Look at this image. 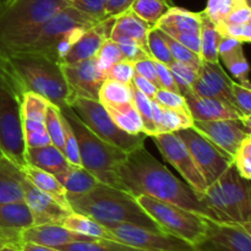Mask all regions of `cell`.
<instances>
[{"mask_svg": "<svg viewBox=\"0 0 251 251\" xmlns=\"http://www.w3.org/2000/svg\"><path fill=\"white\" fill-rule=\"evenodd\" d=\"M147 47H149L150 56L153 60L164 64L167 66H169L174 61L166 41L159 33V29L156 27H152L150 29L149 36H147Z\"/></svg>", "mask_w": 251, "mask_h": 251, "instance_id": "41", "label": "cell"}, {"mask_svg": "<svg viewBox=\"0 0 251 251\" xmlns=\"http://www.w3.org/2000/svg\"><path fill=\"white\" fill-rule=\"evenodd\" d=\"M4 245H7V244H5L4 242H1V240H0V248H1V247H4Z\"/></svg>", "mask_w": 251, "mask_h": 251, "instance_id": "62", "label": "cell"}, {"mask_svg": "<svg viewBox=\"0 0 251 251\" xmlns=\"http://www.w3.org/2000/svg\"><path fill=\"white\" fill-rule=\"evenodd\" d=\"M117 174L122 190L130 195L150 196L218 221L207 203L188 184L179 180L164 164L157 161L145 146L127 152L126 158L118 167Z\"/></svg>", "mask_w": 251, "mask_h": 251, "instance_id": "1", "label": "cell"}, {"mask_svg": "<svg viewBox=\"0 0 251 251\" xmlns=\"http://www.w3.org/2000/svg\"><path fill=\"white\" fill-rule=\"evenodd\" d=\"M61 66L70 91L68 107L75 98L100 100V88L105 77L98 68L96 56L73 65Z\"/></svg>", "mask_w": 251, "mask_h": 251, "instance_id": "16", "label": "cell"}, {"mask_svg": "<svg viewBox=\"0 0 251 251\" xmlns=\"http://www.w3.org/2000/svg\"><path fill=\"white\" fill-rule=\"evenodd\" d=\"M201 16V12H193L183 7L171 6L154 27L162 31L173 29L180 32H200Z\"/></svg>", "mask_w": 251, "mask_h": 251, "instance_id": "30", "label": "cell"}, {"mask_svg": "<svg viewBox=\"0 0 251 251\" xmlns=\"http://www.w3.org/2000/svg\"><path fill=\"white\" fill-rule=\"evenodd\" d=\"M5 1H7V0H0V4H2V2H5Z\"/></svg>", "mask_w": 251, "mask_h": 251, "instance_id": "63", "label": "cell"}, {"mask_svg": "<svg viewBox=\"0 0 251 251\" xmlns=\"http://www.w3.org/2000/svg\"><path fill=\"white\" fill-rule=\"evenodd\" d=\"M44 124H46L47 134H48L49 139H50V144L55 146L59 151L63 152L64 154L63 125H61L60 108L49 103L48 107H47Z\"/></svg>", "mask_w": 251, "mask_h": 251, "instance_id": "39", "label": "cell"}, {"mask_svg": "<svg viewBox=\"0 0 251 251\" xmlns=\"http://www.w3.org/2000/svg\"><path fill=\"white\" fill-rule=\"evenodd\" d=\"M68 201L74 212L91 217L104 227L126 223L162 232L158 225L136 202L134 196L105 184L100 183L90 193L68 198Z\"/></svg>", "mask_w": 251, "mask_h": 251, "instance_id": "3", "label": "cell"}, {"mask_svg": "<svg viewBox=\"0 0 251 251\" xmlns=\"http://www.w3.org/2000/svg\"><path fill=\"white\" fill-rule=\"evenodd\" d=\"M71 0H7L0 4V51L21 50L34 31Z\"/></svg>", "mask_w": 251, "mask_h": 251, "instance_id": "4", "label": "cell"}, {"mask_svg": "<svg viewBox=\"0 0 251 251\" xmlns=\"http://www.w3.org/2000/svg\"><path fill=\"white\" fill-rule=\"evenodd\" d=\"M24 91L0 58V147L5 157L20 168L26 166L21 104Z\"/></svg>", "mask_w": 251, "mask_h": 251, "instance_id": "7", "label": "cell"}, {"mask_svg": "<svg viewBox=\"0 0 251 251\" xmlns=\"http://www.w3.org/2000/svg\"><path fill=\"white\" fill-rule=\"evenodd\" d=\"M4 157H5V154H4V152H2L1 147H0V161H1V159L4 158Z\"/></svg>", "mask_w": 251, "mask_h": 251, "instance_id": "61", "label": "cell"}, {"mask_svg": "<svg viewBox=\"0 0 251 251\" xmlns=\"http://www.w3.org/2000/svg\"><path fill=\"white\" fill-rule=\"evenodd\" d=\"M176 134L185 144L207 186L215 183L233 163V158L221 151L194 127L178 130Z\"/></svg>", "mask_w": 251, "mask_h": 251, "instance_id": "11", "label": "cell"}, {"mask_svg": "<svg viewBox=\"0 0 251 251\" xmlns=\"http://www.w3.org/2000/svg\"><path fill=\"white\" fill-rule=\"evenodd\" d=\"M233 100H234L235 108L242 113L244 117L250 118L251 115V91L250 88L240 85V83L232 81L230 85Z\"/></svg>", "mask_w": 251, "mask_h": 251, "instance_id": "52", "label": "cell"}, {"mask_svg": "<svg viewBox=\"0 0 251 251\" xmlns=\"http://www.w3.org/2000/svg\"><path fill=\"white\" fill-rule=\"evenodd\" d=\"M119 242L145 251H198L189 243L171 234L134 225H114L105 227Z\"/></svg>", "mask_w": 251, "mask_h": 251, "instance_id": "13", "label": "cell"}, {"mask_svg": "<svg viewBox=\"0 0 251 251\" xmlns=\"http://www.w3.org/2000/svg\"><path fill=\"white\" fill-rule=\"evenodd\" d=\"M159 33H161V36L163 37V39L166 41L169 51H171L174 60L179 61V63L186 64V65H190L191 68L196 69L198 71L200 70L201 64H202V59H201L200 55H198V54L194 53L193 50H190L189 48L184 47L183 44H180L179 42H176V39L169 37L168 34L164 33L161 29H159Z\"/></svg>", "mask_w": 251, "mask_h": 251, "instance_id": "40", "label": "cell"}, {"mask_svg": "<svg viewBox=\"0 0 251 251\" xmlns=\"http://www.w3.org/2000/svg\"><path fill=\"white\" fill-rule=\"evenodd\" d=\"M78 119L103 141L119 147L123 151L130 152L144 146L146 135H131L120 129L100 100L87 98H75L69 104Z\"/></svg>", "mask_w": 251, "mask_h": 251, "instance_id": "10", "label": "cell"}, {"mask_svg": "<svg viewBox=\"0 0 251 251\" xmlns=\"http://www.w3.org/2000/svg\"><path fill=\"white\" fill-rule=\"evenodd\" d=\"M105 4L107 0H71V5L75 9L80 10L81 12L92 17L96 21H103L108 19L105 15Z\"/></svg>", "mask_w": 251, "mask_h": 251, "instance_id": "49", "label": "cell"}, {"mask_svg": "<svg viewBox=\"0 0 251 251\" xmlns=\"http://www.w3.org/2000/svg\"><path fill=\"white\" fill-rule=\"evenodd\" d=\"M200 48L201 59L206 63H220L218 58V32L216 25L201 11Z\"/></svg>", "mask_w": 251, "mask_h": 251, "instance_id": "33", "label": "cell"}, {"mask_svg": "<svg viewBox=\"0 0 251 251\" xmlns=\"http://www.w3.org/2000/svg\"><path fill=\"white\" fill-rule=\"evenodd\" d=\"M0 58L24 93L33 92L58 108L68 107L70 91L59 60L44 51H0Z\"/></svg>", "mask_w": 251, "mask_h": 251, "instance_id": "2", "label": "cell"}, {"mask_svg": "<svg viewBox=\"0 0 251 251\" xmlns=\"http://www.w3.org/2000/svg\"><path fill=\"white\" fill-rule=\"evenodd\" d=\"M20 251H60L55 248H49V247H44V245H38L34 244V243H21L20 244Z\"/></svg>", "mask_w": 251, "mask_h": 251, "instance_id": "59", "label": "cell"}, {"mask_svg": "<svg viewBox=\"0 0 251 251\" xmlns=\"http://www.w3.org/2000/svg\"><path fill=\"white\" fill-rule=\"evenodd\" d=\"M70 123L77 140L80 164L100 183L122 190V184L118 178V167L126 158L127 152L110 145L96 136L71 110L70 107L60 108Z\"/></svg>", "mask_w": 251, "mask_h": 251, "instance_id": "5", "label": "cell"}, {"mask_svg": "<svg viewBox=\"0 0 251 251\" xmlns=\"http://www.w3.org/2000/svg\"><path fill=\"white\" fill-rule=\"evenodd\" d=\"M152 27L140 19L135 12L131 10H126L123 14L114 17V25L110 32V39L118 41V39H131L139 43L145 50L149 53V47H147V36Z\"/></svg>", "mask_w": 251, "mask_h": 251, "instance_id": "25", "label": "cell"}, {"mask_svg": "<svg viewBox=\"0 0 251 251\" xmlns=\"http://www.w3.org/2000/svg\"><path fill=\"white\" fill-rule=\"evenodd\" d=\"M162 110V134L176 132L178 130L186 129L193 126V118L189 113L179 112V110L168 109L161 107Z\"/></svg>", "mask_w": 251, "mask_h": 251, "instance_id": "42", "label": "cell"}, {"mask_svg": "<svg viewBox=\"0 0 251 251\" xmlns=\"http://www.w3.org/2000/svg\"><path fill=\"white\" fill-rule=\"evenodd\" d=\"M0 251H20V249L14 245H4V247L0 248Z\"/></svg>", "mask_w": 251, "mask_h": 251, "instance_id": "60", "label": "cell"}, {"mask_svg": "<svg viewBox=\"0 0 251 251\" xmlns=\"http://www.w3.org/2000/svg\"><path fill=\"white\" fill-rule=\"evenodd\" d=\"M103 74H104L105 78L118 81V82L125 83V85H130L132 82V77L135 75L134 64L122 60L110 66Z\"/></svg>", "mask_w": 251, "mask_h": 251, "instance_id": "50", "label": "cell"}, {"mask_svg": "<svg viewBox=\"0 0 251 251\" xmlns=\"http://www.w3.org/2000/svg\"><path fill=\"white\" fill-rule=\"evenodd\" d=\"M61 113V110H60ZM61 125H63V140H64V156L66 157L68 162L73 166H81L80 156H78L77 140L73 131L70 123L61 113Z\"/></svg>", "mask_w": 251, "mask_h": 251, "instance_id": "45", "label": "cell"}, {"mask_svg": "<svg viewBox=\"0 0 251 251\" xmlns=\"http://www.w3.org/2000/svg\"><path fill=\"white\" fill-rule=\"evenodd\" d=\"M98 22L100 21H96L70 5L42 24L34 31L31 42L21 50L44 51L60 63L70 47Z\"/></svg>", "mask_w": 251, "mask_h": 251, "instance_id": "6", "label": "cell"}, {"mask_svg": "<svg viewBox=\"0 0 251 251\" xmlns=\"http://www.w3.org/2000/svg\"><path fill=\"white\" fill-rule=\"evenodd\" d=\"M216 147L233 158L238 149L247 137L250 136V129L239 119L211 120V122H196L193 126Z\"/></svg>", "mask_w": 251, "mask_h": 251, "instance_id": "15", "label": "cell"}, {"mask_svg": "<svg viewBox=\"0 0 251 251\" xmlns=\"http://www.w3.org/2000/svg\"><path fill=\"white\" fill-rule=\"evenodd\" d=\"M163 32L168 34L169 37H172L173 39H176V42L183 44L184 47H186V48H189L190 50H193L194 53H196L198 55L201 56L200 32H191V31L180 32V31H173V29H166V31Z\"/></svg>", "mask_w": 251, "mask_h": 251, "instance_id": "53", "label": "cell"}, {"mask_svg": "<svg viewBox=\"0 0 251 251\" xmlns=\"http://www.w3.org/2000/svg\"><path fill=\"white\" fill-rule=\"evenodd\" d=\"M61 226L68 228L71 232H75L77 234L85 235V237L92 238V239H109L117 240V238L107 229L103 225L98 223L97 221L92 220L85 215H81L77 212H71L66 216L61 222ZM119 242V240H118Z\"/></svg>", "mask_w": 251, "mask_h": 251, "instance_id": "31", "label": "cell"}, {"mask_svg": "<svg viewBox=\"0 0 251 251\" xmlns=\"http://www.w3.org/2000/svg\"><path fill=\"white\" fill-rule=\"evenodd\" d=\"M130 85L105 78L100 88V104H123V103L132 102Z\"/></svg>", "mask_w": 251, "mask_h": 251, "instance_id": "35", "label": "cell"}, {"mask_svg": "<svg viewBox=\"0 0 251 251\" xmlns=\"http://www.w3.org/2000/svg\"><path fill=\"white\" fill-rule=\"evenodd\" d=\"M152 139L163 158L176 169V172L184 178L185 183L202 199L207 189V184L196 167L183 140L176 132L159 134Z\"/></svg>", "mask_w": 251, "mask_h": 251, "instance_id": "12", "label": "cell"}, {"mask_svg": "<svg viewBox=\"0 0 251 251\" xmlns=\"http://www.w3.org/2000/svg\"><path fill=\"white\" fill-rule=\"evenodd\" d=\"M169 7L171 5L166 0H135L130 10L140 19L146 21L150 26L154 27Z\"/></svg>", "mask_w": 251, "mask_h": 251, "instance_id": "36", "label": "cell"}, {"mask_svg": "<svg viewBox=\"0 0 251 251\" xmlns=\"http://www.w3.org/2000/svg\"><path fill=\"white\" fill-rule=\"evenodd\" d=\"M31 226L32 216L25 201L0 203V240L5 244L19 248L21 232Z\"/></svg>", "mask_w": 251, "mask_h": 251, "instance_id": "22", "label": "cell"}, {"mask_svg": "<svg viewBox=\"0 0 251 251\" xmlns=\"http://www.w3.org/2000/svg\"><path fill=\"white\" fill-rule=\"evenodd\" d=\"M227 24H249L251 22V9L250 5H245V6L239 7V9L234 10L225 21Z\"/></svg>", "mask_w": 251, "mask_h": 251, "instance_id": "58", "label": "cell"}, {"mask_svg": "<svg viewBox=\"0 0 251 251\" xmlns=\"http://www.w3.org/2000/svg\"><path fill=\"white\" fill-rule=\"evenodd\" d=\"M232 81L220 63L212 64L202 61L198 77L191 85V91L201 97L216 98L235 108L230 90Z\"/></svg>", "mask_w": 251, "mask_h": 251, "instance_id": "19", "label": "cell"}, {"mask_svg": "<svg viewBox=\"0 0 251 251\" xmlns=\"http://www.w3.org/2000/svg\"><path fill=\"white\" fill-rule=\"evenodd\" d=\"M134 70H135V74H136V75L146 78V80L150 81L152 85L156 86L158 90L161 88L153 59L147 58V59H144V60L137 61V63L134 64Z\"/></svg>", "mask_w": 251, "mask_h": 251, "instance_id": "54", "label": "cell"}, {"mask_svg": "<svg viewBox=\"0 0 251 251\" xmlns=\"http://www.w3.org/2000/svg\"><path fill=\"white\" fill-rule=\"evenodd\" d=\"M188 104L193 120L196 122H211V120L239 119L244 123L245 126L250 129V118L244 117L234 107H230L227 103L216 98L201 97L195 95L191 90L181 93Z\"/></svg>", "mask_w": 251, "mask_h": 251, "instance_id": "20", "label": "cell"}, {"mask_svg": "<svg viewBox=\"0 0 251 251\" xmlns=\"http://www.w3.org/2000/svg\"><path fill=\"white\" fill-rule=\"evenodd\" d=\"M135 0H107L105 15L107 17H115L131 7Z\"/></svg>", "mask_w": 251, "mask_h": 251, "instance_id": "56", "label": "cell"}, {"mask_svg": "<svg viewBox=\"0 0 251 251\" xmlns=\"http://www.w3.org/2000/svg\"><path fill=\"white\" fill-rule=\"evenodd\" d=\"M218 34L223 37L239 41L242 43H249L251 41V22L249 24H227L220 22L216 25Z\"/></svg>", "mask_w": 251, "mask_h": 251, "instance_id": "46", "label": "cell"}, {"mask_svg": "<svg viewBox=\"0 0 251 251\" xmlns=\"http://www.w3.org/2000/svg\"><path fill=\"white\" fill-rule=\"evenodd\" d=\"M24 201L31 212L33 226L61 225L64 218L73 212L71 208L59 203L27 179L24 181Z\"/></svg>", "mask_w": 251, "mask_h": 251, "instance_id": "18", "label": "cell"}, {"mask_svg": "<svg viewBox=\"0 0 251 251\" xmlns=\"http://www.w3.org/2000/svg\"><path fill=\"white\" fill-rule=\"evenodd\" d=\"M130 88H131L132 103H134L135 108L137 109L140 118H141L144 134L150 137L157 136V130L153 123V115H152L151 100L146 97L142 92H140L132 83L130 85Z\"/></svg>", "mask_w": 251, "mask_h": 251, "instance_id": "37", "label": "cell"}, {"mask_svg": "<svg viewBox=\"0 0 251 251\" xmlns=\"http://www.w3.org/2000/svg\"><path fill=\"white\" fill-rule=\"evenodd\" d=\"M233 164L243 178L251 179V136L247 137L233 157Z\"/></svg>", "mask_w": 251, "mask_h": 251, "instance_id": "47", "label": "cell"}, {"mask_svg": "<svg viewBox=\"0 0 251 251\" xmlns=\"http://www.w3.org/2000/svg\"><path fill=\"white\" fill-rule=\"evenodd\" d=\"M60 251H145L118 240L93 239L88 242H74L56 248Z\"/></svg>", "mask_w": 251, "mask_h": 251, "instance_id": "34", "label": "cell"}, {"mask_svg": "<svg viewBox=\"0 0 251 251\" xmlns=\"http://www.w3.org/2000/svg\"><path fill=\"white\" fill-rule=\"evenodd\" d=\"M242 42L229 37L218 36V58L228 73L235 78V82L250 88L249 66L244 55Z\"/></svg>", "mask_w": 251, "mask_h": 251, "instance_id": "24", "label": "cell"}, {"mask_svg": "<svg viewBox=\"0 0 251 251\" xmlns=\"http://www.w3.org/2000/svg\"><path fill=\"white\" fill-rule=\"evenodd\" d=\"M25 179L22 169L4 157L0 161V203L24 201Z\"/></svg>", "mask_w": 251, "mask_h": 251, "instance_id": "26", "label": "cell"}, {"mask_svg": "<svg viewBox=\"0 0 251 251\" xmlns=\"http://www.w3.org/2000/svg\"><path fill=\"white\" fill-rule=\"evenodd\" d=\"M154 65H156L157 76H158L161 88L167 91H172L174 93H180L178 85H176V80H174L173 75H172V71L169 70L168 66L162 63H158L156 60H154Z\"/></svg>", "mask_w": 251, "mask_h": 251, "instance_id": "55", "label": "cell"}, {"mask_svg": "<svg viewBox=\"0 0 251 251\" xmlns=\"http://www.w3.org/2000/svg\"><path fill=\"white\" fill-rule=\"evenodd\" d=\"M96 60H97V65L102 73L108 70L115 63L122 61L123 55L117 42L110 38L105 39L104 43L100 46V50L96 54Z\"/></svg>", "mask_w": 251, "mask_h": 251, "instance_id": "43", "label": "cell"}, {"mask_svg": "<svg viewBox=\"0 0 251 251\" xmlns=\"http://www.w3.org/2000/svg\"><path fill=\"white\" fill-rule=\"evenodd\" d=\"M168 68L172 71V75H173L174 80H176V85H178L180 95L186 92V91L191 90V85H193L194 81L196 80L199 75V71L196 69L176 60Z\"/></svg>", "mask_w": 251, "mask_h": 251, "instance_id": "44", "label": "cell"}, {"mask_svg": "<svg viewBox=\"0 0 251 251\" xmlns=\"http://www.w3.org/2000/svg\"><path fill=\"white\" fill-rule=\"evenodd\" d=\"M49 102L42 96L26 92L22 98L21 123L26 147H42L50 144L46 130V112Z\"/></svg>", "mask_w": 251, "mask_h": 251, "instance_id": "17", "label": "cell"}, {"mask_svg": "<svg viewBox=\"0 0 251 251\" xmlns=\"http://www.w3.org/2000/svg\"><path fill=\"white\" fill-rule=\"evenodd\" d=\"M22 172H24L27 180L31 181L37 189L48 194L50 198H53L54 200H56L65 207L71 208L68 199H66V190L53 174L42 171V169L31 166V164H26L22 168Z\"/></svg>", "mask_w": 251, "mask_h": 251, "instance_id": "29", "label": "cell"}, {"mask_svg": "<svg viewBox=\"0 0 251 251\" xmlns=\"http://www.w3.org/2000/svg\"><path fill=\"white\" fill-rule=\"evenodd\" d=\"M245 5H250V2L248 0H207L206 9L202 12L217 25L225 21L234 10Z\"/></svg>", "mask_w": 251, "mask_h": 251, "instance_id": "38", "label": "cell"}, {"mask_svg": "<svg viewBox=\"0 0 251 251\" xmlns=\"http://www.w3.org/2000/svg\"><path fill=\"white\" fill-rule=\"evenodd\" d=\"M114 17H108L88 28L61 58V65H73L87 59L95 58L100 46L110 37Z\"/></svg>", "mask_w": 251, "mask_h": 251, "instance_id": "21", "label": "cell"}, {"mask_svg": "<svg viewBox=\"0 0 251 251\" xmlns=\"http://www.w3.org/2000/svg\"><path fill=\"white\" fill-rule=\"evenodd\" d=\"M153 100L156 103H158L161 107L168 108V109L173 110H179V112L189 113V114H190L188 104H186L185 102V98H184L180 93H174L172 92V91L159 88V90L157 91L156 96H154Z\"/></svg>", "mask_w": 251, "mask_h": 251, "instance_id": "48", "label": "cell"}, {"mask_svg": "<svg viewBox=\"0 0 251 251\" xmlns=\"http://www.w3.org/2000/svg\"><path fill=\"white\" fill-rule=\"evenodd\" d=\"M134 198L162 232L179 238L193 247H196L205 237L207 217L146 195H135Z\"/></svg>", "mask_w": 251, "mask_h": 251, "instance_id": "9", "label": "cell"}, {"mask_svg": "<svg viewBox=\"0 0 251 251\" xmlns=\"http://www.w3.org/2000/svg\"><path fill=\"white\" fill-rule=\"evenodd\" d=\"M66 190V199L90 193L100 181L81 166H70L55 176Z\"/></svg>", "mask_w": 251, "mask_h": 251, "instance_id": "28", "label": "cell"}, {"mask_svg": "<svg viewBox=\"0 0 251 251\" xmlns=\"http://www.w3.org/2000/svg\"><path fill=\"white\" fill-rule=\"evenodd\" d=\"M92 238L71 232L61 225L31 226L21 232V243H34L49 248H58L74 242H88Z\"/></svg>", "mask_w": 251, "mask_h": 251, "instance_id": "23", "label": "cell"}, {"mask_svg": "<svg viewBox=\"0 0 251 251\" xmlns=\"http://www.w3.org/2000/svg\"><path fill=\"white\" fill-rule=\"evenodd\" d=\"M103 107L105 108L113 122L125 132L131 135L144 134L141 118L132 102L123 104H107Z\"/></svg>", "mask_w": 251, "mask_h": 251, "instance_id": "32", "label": "cell"}, {"mask_svg": "<svg viewBox=\"0 0 251 251\" xmlns=\"http://www.w3.org/2000/svg\"><path fill=\"white\" fill-rule=\"evenodd\" d=\"M198 251H251V223L218 222L206 218V233Z\"/></svg>", "mask_w": 251, "mask_h": 251, "instance_id": "14", "label": "cell"}, {"mask_svg": "<svg viewBox=\"0 0 251 251\" xmlns=\"http://www.w3.org/2000/svg\"><path fill=\"white\" fill-rule=\"evenodd\" d=\"M25 159H26V164H31L42 171L48 172L54 176L61 174L70 166L63 152L59 151L53 145L33 147V149L26 147Z\"/></svg>", "mask_w": 251, "mask_h": 251, "instance_id": "27", "label": "cell"}, {"mask_svg": "<svg viewBox=\"0 0 251 251\" xmlns=\"http://www.w3.org/2000/svg\"><path fill=\"white\" fill-rule=\"evenodd\" d=\"M1 242H2V240H1Z\"/></svg>", "mask_w": 251, "mask_h": 251, "instance_id": "64", "label": "cell"}, {"mask_svg": "<svg viewBox=\"0 0 251 251\" xmlns=\"http://www.w3.org/2000/svg\"><path fill=\"white\" fill-rule=\"evenodd\" d=\"M249 181L232 163L215 183L207 186L202 200L213 211L218 222L251 223Z\"/></svg>", "mask_w": 251, "mask_h": 251, "instance_id": "8", "label": "cell"}, {"mask_svg": "<svg viewBox=\"0 0 251 251\" xmlns=\"http://www.w3.org/2000/svg\"><path fill=\"white\" fill-rule=\"evenodd\" d=\"M115 42L118 43L120 51H122L123 60L135 64L140 60H144V59L151 58L147 54V51L135 41H131V39H118Z\"/></svg>", "mask_w": 251, "mask_h": 251, "instance_id": "51", "label": "cell"}, {"mask_svg": "<svg viewBox=\"0 0 251 251\" xmlns=\"http://www.w3.org/2000/svg\"><path fill=\"white\" fill-rule=\"evenodd\" d=\"M131 83L137 88V90L140 91V92L144 93V95L146 96V97H149L151 100H153L154 96H156V93H157V91H158V88H157L156 86L152 85L150 81H147L146 78L141 77V76L136 75V74H135L134 77H132Z\"/></svg>", "mask_w": 251, "mask_h": 251, "instance_id": "57", "label": "cell"}]
</instances>
